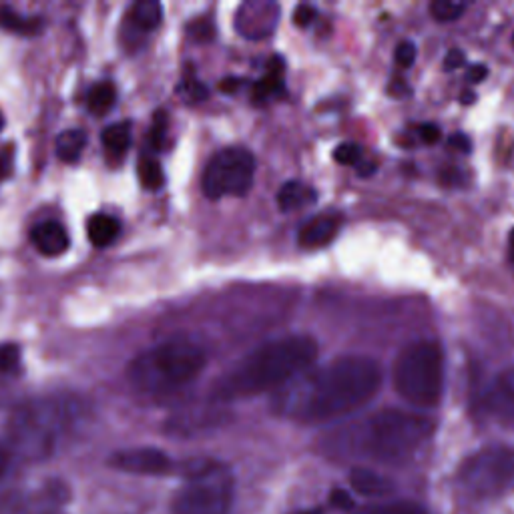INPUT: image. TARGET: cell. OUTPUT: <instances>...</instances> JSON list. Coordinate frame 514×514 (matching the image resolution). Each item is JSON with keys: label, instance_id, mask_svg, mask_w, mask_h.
<instances>
[{"label": "cell", "instance_id": "obj_23", "mask_svg": "<svg viewBox=\"0 0 514 514\" xmlns=\"http://www.w3.org/2000/svg\"><path fill=\"white\" fill-rule=\"evenodd\" d=\"M137 173H139L141 185L149 191H159L165 185V171H163L161 163L151 155L141 157V161L137 165Z\"/></svg>", "mask_w": 514, "mask_h": 514}, {"label": "cell", "instance_id": "obj_34", "mask_svg": "<svg viewBox=\"0 0 514 514\" xmlns=\"http://www.w3.org/2000/svg\"><path fill=\"white\" fill-rule=\"evenodd\" d=\"M464 53L462 51H450L448 55H446V61H444V67H446V71H456V69H460L462 65H464Z\"/></svg>", "mask_w": 514, "mask_h": 514}, {"label": "cell", "instance_id": "obj_43", "mask_svg": "<svg viewBox=\"0 0 514 514\" xmlns=\"http://www.w3.org/2000/svg\"><path fill=\"white\" fill-rule=\"evenodd\" d=\"M292 514H324L320 508H310V510H296Z\"/></svg>", "mask_w": 514, "mask_h": 514}, {"label": "cell", "instance_id": "obj_17", "mask_svg": "<svg viewBox=\"0 0 514 514\" xmlns=\"http://www.w3.org/2000/svg\"><path fill=\"white\" fill-rule=\"evenodd\" d=\"M121 233V223L109 213H95L87 221V235L95 247L111 245Z\"/></svg>", "mask_w": 514, "mask_h": 514}, {"label": "cell", "instance_id": "obj_6", "mask_svg": "<svg viewBox=\"0 0 514 514\" xmlns=\"http://www.w3.org/2000/svg\"><path fill=\"white\" fill-rule=\"evenodd\" d=\"M392 380L396 392L412 406L434 408L444 392V354L434 340L408 344L396 358Z\"/></svg>", "mask_w": 514, "mask_h": 514}, {"label": "cell", "instance_id": "obj_1", "mask_svg": "<svg viewBox=\"0 0 514 514\" xmlns=\"http://www.w3.org/2000/svg\"><path fill=\"white\" fill-rule=\"evenodd\" d=\"M382 368L368 356H340L280 388L274 410L302 424L330 422L370 402L382 386Z\"/></svg>", "mask_w": 514, "mask_h": 514}, {"label": "cell", "instance_id": "obj_13", "mask_svg": "<svg viewBox=\"0 0 514 514\" xmlns=\"http://www.w3.org/2000/svg\"><path fill=\"white\" fill-rule=\"evenodd\" d=\"M33 245L47 257H59L71 247L69 231L59 221H41L31 231Z\"/></svg>", "mask_w": 514, "mask_h": 514}, {"label": "cell", "instance_id": "obj_12", "mask_svg": "<svg viewBox=\"0 0 514 514\" xmlns=\"http://www.w3.org/2000/svg\"><path fill=\"white\" fill-rule=\"evenodd\" d=\"M340 225H342L340 215H334V213L316 215L302 225V229L298 233V241L306 249L324 247L338 235Z\"/></svg>", "mask_w": 514, "mask_h": 514}, {"label": "cell", "instance_id": "obj_30", "mask_svg": "<svg viewBox=\"0 0 514 514\" xmlns=\"http://www.w3.org/2000/svg\"><path fill=\"white\" fill-rule=\"evenodd\" d=\"M187 35L197 43H209L215 37L213 23L209 19H197L187 25Z\"/></svg>", "mask_w": 514, "mask_h": 514}, {"label": "cell", "instance_id": "obj_5", "mask_svg": "<svg viewBox=\"0 0 514 514\" xmlns=\"http://www.w3.org/2000/svg\"><path fill=\"white\" fill-rule=\"evenodd\" d=\"M205 352L189 340H171L137 356L129 368V382L149 394H163L193 382L205 368Z\"/></svg>", "mask_w": 514, "mask_h": 514}, {"label": "cell", "instance_id": "obj_15", "mask_svg": "<svg viewBox=\"0 0 514 514\" xmlns=\"http://www.w3.org/2000/svg\"><path fill=\"white\" fill-rule=\"evenodd\" d=\"M316 199H318L316 189L302 181H288L278 191V207L286 213L304 209V207L316 203Z\"/></svg>", "mask_w": 514, "mask_h": 514}, {"label": "cell", "instance_id": "obj_37", "mask_svg": "<svg viewBox=\"0 0 514 514\" xmlns=\"http://www.w3.org/2000/svg\"><path fill=\"white\" fill-rule=\"evenodd\" d=\"M486 75H488V69H486V65H472L470 69H468V81L470 83H482L484 79H486Z\"/></svg>", "mask_w": 514, "mask_h": 514}, {"label": "cell", "instance_id": "obj_38", "mask_svg": "<svg viewBox=\"0 0 514 514\" xmlns=\"http://www.w3.org/2000/svg\"><path fill=\"white\" fill-rule=\"evenodd\" d=\"M11 171H13V159H11V155H9L7 151L0 153V181L9 179Z\"/></svg>", "mask_w": 514, "mask_h": 514}, {"label": "cell", "instance_id": "obj_19", "mask_svg": "<svg viewBox=\"0 0 514 514\" xmlns=\"http://www.w3.org/2000/svg\"><path fill=\"white\" fill-rule=\"evenodd\" d=\"M87 145V135L81 129H67L55 141V153L65 163H77Z\"/></svg>", "mask_w": 514, "mask_h": 514}, {"label": "cell", "instance_id": "obj_26", "mask_svg": "<svg viewBox=\"0 0 514 514\" xmlns=\"http://www.w3.org/2000/svg\"><path fill=\"white\" fill-rule=\"evenodd\" d=\"M165 139H167V117H165L163 111H159L153 117V123H151L149 135H147V145L153 151H163L165 149Z\"/></svg>", "mask_w": 514, "mask_h": 514}, {"label": "cell", "instance_id": "obj_22", "mask_svg": "<svg viewBox=\"0 0 514 514\" xmlns=\"http://www.w3.org/2000/svg\"><path fill=\"white\" fill-rule=\"evenodd\" d=\"M0 29L13 31V33H19V35H35L41 29V21L39 19H25L13 7L0 5Z\"/></svg>", "mask_w": 514, "mask_h": 514}, {"label": "cell", "instance_id": "obj_42", "mask_svg": "<svg viewBox=\"0 0 514 514\" xmlns=\"http://www.w3.org/2000/svg\"><path fill=\"white\" fill-rule=\"evenodd\" d=\"M508 257H510V262L514 264V229L508 235Z\"/></svg>", "mask_w": 514, "mask_h": 514}, {"label": "cell", "instance_id": "obj_31", "mask_svg": "<svg viewBox=\"0 0 514 514\" xmlns=\"http://www.w3.org/2000/svg\"><path fill=\"white\" fill-rule=\"evenodd\" d=\"M416 61V45L412 41H402L396 49V63L404 69H410Z\"/></svg>", "mask_w": 514, "mask_h": 514}, {"label": "cell", "instance_id": "obj_40", "mask_svg": "<svg viewBox=\"0 0 514 514\" xmlns=\"http://www.w3.org/2000/svg\"><path fill=\"white\" fill-rule=\"evenodd\" d=\"M374 171H376V165L370 163V161H362V163L358 165V173H360L362 177H370Z\"/></svg>", "mask_w": 514, "mask_h": 514}, {"label": "cell", "instance_id": "obj_9", "mask_svg": "<svg viewBox=\"0 0 514 514\" xmlns=\"http://www.w3.org/2000/svg\"><path fill=\"white\" fill-rule=\"evenodd\" d=\"M255 159L243 147L217 151L203 171V193L209 199L241 197L253 185Z\"/></svg>", "mask_w": 514, "mask_h": 514}, {"label": "cell", "instance_id": "obj_8", "mask_svg": "<svg viewBox=\"0 0 514 514\" xmlns=\"http://www.w3.org/2000/svg\"><path fill=\"white\" fill-rule=\"evenodd\" d=\"M458 484L472 498H492L514 488V448L492 446L474 452L462 462Z\"/></svg>", "mask_w": 514, "mask_h": 514}, {"label": "cell", "instance_id": "obj_29", "mask_svg": "<svg viewBox=\"0 0 514 514\" xmlns=\"http://www.w3.org/2000/svg\"><path fill=\"white\" fill-rule=\"evenodd\" d=\"M334 159L346 167H358L362 163V149L356 143H342L334 151Z\"/></svg>", "mask_w": 514, "mask_h": 514}, {"label": "cell", "instance_id": "obj_32", "mask_svg": "<svg viewBox=\"0 0 514 514\" xmlns=\"http://www.w3.org/2000/svg\"><path fill=\"white\" fill-rule=\"evenodd\" d=\"M316 19V9L310 7V5H300L296 11H294V23L302 29L310 27Z\"/></svg>", "mask_w": 514, "mask_h": 514}, {"label": "cell", "instance_id": "obj_16", "mask_svg": "<svg viewBox=\"0 0 514 514\" xmlns=\"http://www.w3.org/2000/svg\"><path fill=\"white\" fill-rule=\"evenodd\" d=\"M101 143L111 161H121L131 149V123L121 121L109 125L101 135Z\"/></svg>", "mask_w": 514, "mask_h": 514}, {"label": "cell", "instance_id": "obj_3", "mask_svg": "<svg viewBox=\"0 0 514 514\" xmlns=\"http://www.w3.org/2000/svg\"><path fill=\"white\" fill-rule=\"evenodd\" d=\"M85 420V406L71 396L21 404L9 420L13 448L25 458H47L73 438Z\"/></svg>", "mask_w": 514, "mask_h": 514}, {"label": "cell", "instance_id": "obj_36", "mask_svg": "<svg viewBox=\"0 0 514 514\" xmlns=\"http://www.w3.org/2000/svg\"><path fill=\"white\" fill-rule=\"evenodd\" d=\"M440 181L444 183V185H460L464 179H462V173L458 171V169H446V171H442L440 173Z\"/></svg>", "mask_w": 514, "mask_h": 514}, {"label": "cell", "instance_id": "obj_7", "mask_svg": "<svg viewBox=\"0 0 514 514\" xmlns=\"http://www.w3.org/2000/svg\"><path fill=\"white\" fill-rule=\"evenodd\" d=\"M233 474L219 462H197L171 502V514H229Z\"/></svg>", "mask_w": 514, "mask_h": 514}, {"label": "cell", "instance_id": "obj_21", "mask_svg": "<svg viewBox=\"0 0 514 514\" xmlns=\"http://www.w3.org/2000/svg\"><path fill=\"white\" fill-rule=\"evenodd\" d=\"M117 103V87L113 83H97L87 95V107L93 115L109 113Z\"/></svg>", "mask_w": 514, "mask_h": 514}, {"label": "cell", "instance_id": "obj_10", "mask_svg": "<svg viewBox=\"0 0 514 514\" xmlns=\"http://www.w3.org/2000/svg\"><path fill=\"white\" fill-rule=\"evenodd\" d=\"M280 21V7L270 0H249L235 15V29L243 39L262 41L270 37Z\"/></svg>", "mask_w": 514, "mask_h": 514}, {"label": "cell", "instance_id": "obj_44", "mask_svg": "<svg viewBox=\"0 0 514 514\" xmlns=\"http://www.w3.org/2000/svg\"><path fill=\"white\" fill-rule=\"evenodd\" d=\"M5 129V117H3V113H0V131Z\"/></svg>", "mask_w": 514, "mask_h": 514}, {"label": "cell", "instance_id": "obj_11", "mask_svg": "<svg viewBox=\"0 0 514 514\" xmlns=\"http://www.w3.org/2000/svg\"><path fill=\"white\" fill-rule=\"evenodd\" d=\"M109 466L129 474L161 476L173 470V460L157 448H129L119 450L109 458Z\"/></svg>", "mask_w": 514, "mask_h": 514}, {"label": "cell", "instance_id": "obj_35", "mask_svg": "<svg viewBox=\"0 0 514 514\" xmlns=\"http://www.w3.org/2000/svg\"><path fill=\"white\" fill-rule=\"evenodd\" d=\"M448 143H450V147H452V149H456V151H460V153L470 151V139H468L466 135H462V133L452 135Z\"/></svg>", "mask_w": 514, "mask_h": 514}, {"label": "cell", "instance_id": "obj_20", "mask_svg": "<svg viewBox=\"0 0 514 514\" xmlns=\"http://www.w3.org/2000/svg\"><path fill=\"white\" fill-rule=\"evenodd\" d=\"M352 486L366 496H384L392 490V482L368 468H354L350 476Z\"/></svg>", "mask_w": 514, "mask_h": 514}, {"label": "cell", "instance_id": "obj_39", "mask_svg": "<svg viewBox=\"0 0 514 514\" xmlns=\"http://www.w3.org/2000/svg\"><path fill=\"white\" fill-rule=\"evenodd\" d=\"M243 85L241 79H223L221 81V91L223 93H235Z\"/></svg>", "mask_w": 514, "mask_h": 514}, {"label": "cell", "instance_id": "obj_25", "mask_svg": "<svg viewBox=\"0 0 514 514\" xmlns=\"http://www.w3.org/2000/svg\"><path fill=\"white\" fill-rule=\"evenodd\" d=\"M464 11H466V5L458 3V0H434L430 5V13L438 23H452L460 19Z\"/></svg>", "mask_w": 514, "mask_h": 514}, {"label": "cell", "instance_id": "obj_27", "mask_svg": "<svg viewBox=\"0 0 514 514\" xmlns=\"http://www.w3.org/2000/svg\"><path fill=\"white\" fill-rule=\"evenodd\" d=\"M179 93L183 97V101L187 103H201L207 99V89L201 81H197L193 75H187L183 81H181V87H179Z\"/></svg>", "mask_w": 514, "mask_h": 514}, {"label": "cell", "instance_id": "obj_2", "mask_svg": "<svg viewBox=\"0 0 514 514\" xmlns=\"http://www.w3.org/2000/svg\"><path fill=\"white\" fill-rule=\"evenodd\" d=\"M318 358V344L310 336H286L262 344L235 362L215 384L213 398L239 400L280 390L310 370Z\"/></svg>", "mask_w": 514, "mask_h": 514}, {"label": "cell", "instance_id": "obj_33", "mask_svg": "<svg viewBox=\"0 0 514 514\" xmlns=\"http://www.w3.org/2000/svg\"><path fill=\"white\" fill-rule=\"evenodd\" d=\"M418 133H420V139L424 143H436L440 139V127L434 125V123H424L418 127Z\"/></svg>", "mask_w": 514, "mask_h": 514}, {"label": "cell", "instance_id": "obj_41", "mask_svg": "<svg viewBox=\"0 0 514 514\" xmlns=\"http://www.w3.org/2000/svg\"><path fill=\"white\" fill-rule=\"evenodd\" d=\"M9 468V452L5 448H0V476H3Z\"/></svg>", "mask_w": 514, "mask_h": 514}, {"label": "cell", "instance_id": "obj_24", "mask_svg": "<svg viewBox=\"0 0 514 514\" xmlns=\"http://www.w3.org/2000/svg\"><path fill=\"white\" fill-rule=\"evenodd\" d=\"M356 514H428L420 504L410 500H394L384 504H370L360 508Z\"/></svg>", "mask_w": 514, "mask_h": 514}, {"label": "cell", "instance_id": "obj_4", "mask_svg": "<svg viewBox=\"0 0 514 514\" xmlns=\"http://www.w3.org/2000/svg\"><path fill=\"white\" fill-rule=\"evenodd\" d=\"M434 424L418 414L388 408L370 416L356 432L362 454L390 464L410 460L432 436Z\"/></svg>", "mask_w": 514, "mask_h": 514}, {"label": "cell", "instance_id": "obj_14", "mask_svg": "<svg viewBox=\"0 0 514 514\" xmlns=\"http://www.w3.org/2000/svg\"><path fill=\"white\" fill-rule=\"evenodd\" d=\"M284 93V59L274 57L268 73L251 87V99L255 105H266Z\"/></svg>", "mask_w": 514, "mask_h": 514}, {"label": "cell", "instance_id": "obj_28", "mask_svg": "<svg viewBox=\"0 0 514 514\" xmlns=\"http://www.w3.org/2000/svg\"><path fill=\"white\" fill-rule=\"evenodd\" d=\"M21 364V346L19 344H0V372H13Z\"/></svg>", "mask_w": 514, "mask_h": 514}, {"label": "cell", "instance_id": "obj_18", "mask_svg": "<svg viewBox=\"0 0 514 514\" xmlns=\"http://www.w3.org/2000/svg\"><path fill=\"white\" fill-rule=\"evenodd\" d=\"M163 21V7L157 0H139L129 11V23L139 33L155 31Z\"/></svg>", "mask_w": 514, "mask_h": 514}]
</instances>
